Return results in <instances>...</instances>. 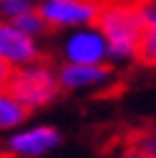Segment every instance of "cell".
<instances>
[{
  "mask_svg": "<svg viewBox=\"0 0 156 158\" xmlns=\"http://www.w3.org/2000/svg\"><path fill=\"white\" fill-rule=\"evenodd\" d=\"M97 28L108 41V61L131 64L138 59V41L143 33V23L138 18V8L131 3H110L97 13Z\"/></svg>",
  "mask_w": 156,
  "mask_h": 158,
  "instance_id": "6da1fadb",
  "label": "cell"
},
{
  "mask_svg": "<svg viewBox=\"0 0 156 158\" xmlns=\"http://www.w3.org/2000/svg\"><path fill=\"white\" fill-rule=\"evenodd\" d=\"M5 89L11 92L18 102H21L28 112L46 110L49 105H54L62 94L59 79H56V66H51L46 59H36L31 64L15 66L11 72Z\"/></svg>",
  "mask_w": 156,
  "mask_h": 158,
  "instance_id": "7a4b0ae2",
  "label": "cell"
},
{
  "mask_svg": "<svg viewBox=\"0 0 156 158\" xmlns=\"http://www.w3.org/2000/svg\"><path fill=\"white\" fill-rule=\"evenodd\" d=\"M62 143H64V135L59 127L46 125V123L41 125L23 123L21 127H15L5 135L3 151L15 158H44L49 153H54Z\"/></svg>",
  "mask_w": 156,
  "mask_h": 158,
  "instance_id": "3957f363",
  "label": "cell"
},
{
  "mask_svg": "<svg viewBox=\"0 0 156 158\" xmlns=\"http://www.w3.org/2000/svg\"><path fill=\"white\" fill-rule=\"evenodd\" d=\"M59 56L69 64H102L108 61V41L97 23L77 26L64 31V38L59 41Z\"/></svg>",
  "mask_w": 156,
  "mask_h": 158,
  "instance_id": "277c9868",
  "label": "cell"
},
{
  "mask_svg": "<svg viewBox=\"0 0 156 158\" xmlns=\"http://www.w3.org/2000/svg\"><path fill=\"white\" fill-rule=\"evenodd\" d=\"M100 0H36V10L46 21L49 31H69L97 21Z\"/></svg>",
  "mask_w": 156,
  "mask_h": 158,
  "instance_id": "5b68a950",
  "label": "cell"
},
{
  "mask_svg": "<svg viewBox=\"0 0 156 158\" xmlns=\"http://www.w3.org/2000/svg\"><path fill=\"white\" fill-rule=\"evenodd\" d=\"M56 79H59L62 92H102L113 87L115 82V72L108 61L102 64H69L62 61L56 66Z\"/></svg>",
  "mask_w": 156,
  "mask_h": 158,
  "instance_id": "8992f818",
  "label": "cell"
},
{
  "mask_svg": "<svg viewBox=\"0 0 156 158\" xmlns=\"http://www.w3.org/2000/svg\"><path fill=\"white\" fill-rule=\"evenodd\" d=\"M41 56H44V48L38 38L23 33L18 26L8 21H0V59L5 64H11L15 69V66L31 64Z\"/></svg>",
  "mask_w": 156,
  "mask_h": 158,
  "instance_id": "52a82bcc",
  "label": "cell"
},
{
  "mask_svg": "<svg viewBox=\"0 0 156 158\" xmlns=\"http://www.w3.org/2000/svg\"><path fill=\"white\" fill-rule=\"evenodd\" d=\"M28 115L31 112H28L5 87H0V135H8L11 130H15V127H21L23 123H28Z\"/></svg>",
  "mask_w": 156,
  "mask_h": 158,
  "instance_id": "ba28073f",
  "label": "cell"
},
{
  "mask_svg": "<svg viewBox=\"0 0 156 158\" xmlns=\"http://www.w3.org/2000/svg\"><path fill=\"white\" fill-rule=\"evenodd\" d=\"M13 26H18L21 28L23 33H28V36H33V38H38V41H41V38L46 36V31H49V26H46V21L41 18V13L36 10H28V13H23V15H18L15 21H11Z\"/></svg>",
  "mask_w": 156,
  "mask_h": 158,
  "instance_id": "9c48e42d",
  "label": "cell"
},
{
  "mask_svg": "<svg viewBox=\"0 0 156 158\" xmlns=\"http://www.w3.org/2000/svg\"><path fill=\"white\" fill-rule=\"evenodd\" d=\"M36 8V0H0V21H15L18 15H23Z\"/></svg>",
  "mask_w": 156,
  "mask_h": 158,
  "instance_id": "30bf717a",
  "label": "cell"
},
{
  "mask_svg": "<svg viewBox=\"0 0 156 158\" xmlns=\"http://www.w3.org/2000/svg\"><path fill=\"white\" fill-rule=\"evenodd\" d=\"M138 59L143 64L156 61V28H143L141 41H138Z\"/></svg>",
  "mask_w": 156,
  "mask_h": 158,
  "instance_id": "8fae6325",
  "label": "cell"
},
{
  "mask_svg": "<svg viewBox=\"0 0 156 158\" xmlns=\"http://www.w3.org/2000/svg\"><path fill=\"white\" fill-rule=\"evenodd\" d=\"M123 158H156V143H154V133H146L143 138H138Z\"/></svg>",
  "mask_w": 156,
  "mask_h": 158,
  "instance_id": "7c38bea8",
  "label": "cell"
},
{
  "mask_svg": "<svg viewBox=\"0 0 156 158\" xmlns=\"http://www.w3.org/2000/svg\"><path fill=\"white\" fill-rule=\"evenodd\" d=\"M11 72H13V66H11V64H5L3 59H0V87H5V84H8V79H11Z\"/></svg>",
  "mask_w": 156,
  "mask_h": 158,
  "instance_id": "4fadbf2b",
  "label": "cell"
},
{
  "mask_svg": "<svg viewBox=\"0 0 156 158\" xmlns=\"http://www.w3.org/2000/svg\"><path fill=\"white\" fill-rule=\"evenodd\" d=\"M0 158H15V156H11V153H5V151H0Z\"/></svg>",
  "mask_w": 156,
  "mask_h": 158,
  "instance_id": "5bb4252c",
  "label": "cell"
},
{
  "mask_svg": "<svg viewBox=\"0 0 156 158\" xmlns=\"http://www.w3.org/2000/svg\"><path fill=\"white\" fill-rule=\"evenodd\" d=\"M0 151H3V140H0Z\"/></svg>",
  "mask_w": 156,
  "mask_h": 158,
  "instance_id": "9a60e30c",
  "label": "cell"
}]
</instances>
